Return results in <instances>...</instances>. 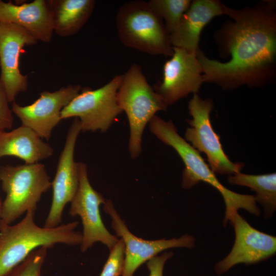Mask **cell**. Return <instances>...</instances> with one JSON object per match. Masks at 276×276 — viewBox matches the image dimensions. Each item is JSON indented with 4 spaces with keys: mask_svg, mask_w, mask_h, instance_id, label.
I'll list each match as a JSON object with an SVG mask.
<instances>
[{
    "mask_svg": "<svg viewBox=\"0 0 276 276\" xmlns=\"http://www.w3.org/2000/svg\"><path fill=\"white\" fill-rule=\"evenodd\" d=\"M272 2L235 10L226 7L225 15L233 19L225 23L218 36L220 47L229 54L222 62L196 53L203 81L224 89L246 84L262 86L272 78L276 55V15Z\"/></svg>",
    "mask_w": 276,
    "mask_h": 276,
    "instance_id": "1",
    "label": "cell"
},
{
    "mask_svg": "<svg viewBox=\"0 0 276 276\" xmlns=\"http://www.w3.org/2000/svg\"><path fill=\"white\" fill-rule=\"evenodd\" d=\"M149 123L151 132L163 143L172 147L182 160L185 166L182 176L183 188L189 189L200 181H204L214 187L221 194L225 205L223 220L224 226L232 221L240 209H244L256 216L260 215L261 211L254 196L237 193L225 187L199 151L178 134L177 128L172 121H166L154 116Z\"/></svg>",
    "mask_w": 276,
    "mask_h": 276,
    "instance_id": "2",
    "label": "cell"
},
{
    "mask_svg": "<svg viewBox=\"0 0 276 276\" xmlns=\"http://www.w3.org/2000/svg\"><path fill=\"white\" fill-rule=\"evenodd\" d=\"M35 211H28L14 225L0 224V276H6L33 250L51 248L57 244L80 245L82 234L76 231L79 222L73 221L53 228L38 226Z\"/></svg>",
    "mask_w": 276,
    "mask_h": 276,
    "instance_id": "3",
    "label": "cell"
},
{
    "mask_svg": "<svg viewBox=\"0 0 276 276\" xmlns=\"http://www.w3.org/2000/svg\"><path fill=\"white\" fill-rule=\"evenodd\" d=\"M117 99L128 120V149L131 157L135 158L141 153L142 136L146 125L157 111L165 110L168 106L149 85L137 64L131 65L122 75Z\"/></svg>",
    "mask_w": 276,
    "mask_h": 276,
    "instance_id": "4",
    "label": "cell"
},
{
    "mask_svg": "<svg viewBox=\"0 0 276 276\" xmlns=\"http://www.w3.org/2000/svg\"><path fill=\"white\" fill-rule=\"evenodd\" d=\"M116 24L124 45L150 55H172L170 34L147 2L136 0L124 3L117 11Z\"/></svg>",
    "mask_w": 276,
    "mask_h": 276,
    "instance_id": "5",
    "label": "cell"
},
{
    "mask_svg": "<svg viewBox=\"0 0 276 276\" xmlns=\"http://www.w3.org/2000/svg\"><path fill=\"white\" fill-rule=\"evenodd\" d=\"M0 181L6 197L0 224H11L25 212L36 211L42 194L52 185L43 164L36 163L0 168Z\"/></svg>",
    "mask_w": 276,
    "mask_h": 276,
    "instance_id": "6",
    "label": "cell"
},
{
    "mask_svg": "<svg viewBox=\"0 0 276 276\" xmlns=\"http://www.w3.org/2000/svg\"><path fill=\"white\" fill-rule=\"evenodd\" d=\"M122 78V75H116L96 89L82 88L62 110L61 119L78 118L82 131H107L123 112L117 99Z\"/></svg>",
    "mask_w": 276,
    "mask_h": 276,
    "instance_id": "7",
    "label": "cell"
},
{
    "mask_svg": "<svg viewBox=\"0 0 276 276\" xmlns=\"http://www.w3.org/2000/svg\"><path fill=\"white\" fill-rule=\"evenodd\" d=\"M213 108L212 100H203L194 94L188 103L192 119L187 120L191 127L186 130L185 139L197 151L206 154L209 167L214 173L231 175L240 172L243 163L230 160L223 151L220 136L213 129L210 120Z\"/></svg>",
    "mask_w": 276,
    "mask_h": 276,
    "instance_id": "8",
    "label": "cell"
},
{
    "mask_svg": "<svg viewBox=\"0 0 276 276\" xmlns=\"http://www.w3.org/2000/svg\"><path fill=\"white\" fill-rule=\"evenodd\" d=\"M79 186L73 199L69 214L79 216L82 221L83 232L80 249L85 252L96 242L106 245L109 250L118 243L119 239L110 234L105 226L100 214V206L105 199L103 195L91 186L86 165L78 163Z\"/></svg>",
    "mask_w": 276,
    "mask_h": 276,
    "instance_id": "9",
    "label": "cell"
},
{
    "mask_svg": "<svg viewBox=\"0 0 276 276\" xmlns=\"http://www.w3.org/2000/svg\"><path fill=\"white\" fill-rule=\"evenodd\" d=\"M103 205L104 211L111 219L116 236L120 237L124 244V268L121 276H133L142 265L166 249L195 246V238L188 234L170 239L147 240L137 237L128 229L110 200H106Z\"/></svg>",
    "mask_w": 276,
    "mask_h": 276,
    "instance_id": "10",
    "label": "cell"
},
{
    "mask_svg": "<svg viewBox=\"0 0 276 276\" xmlns=\"http://www.w3.org/2000/svg\"><path fill=\"white\" fill-rule=\"evenodd\" d=\"M173 50L171 58L164 64L162 81L154 89L167 106L191 93L196 94L204 82L196 53L178 47H173Z\"/></svg>",
    "mask_w": 276,
    "mask_h": 276,
    "instance_id": "11",
    "label": "cell"
},
{
    "mask_svg": "<svg viewBox=\"0 0 276 276\" xmlns=\"http://www.w3.org/2000/svg\"><path fill=\"white\" fill-rule=\"evenodd\" d=\"M234 228L235 240L230 252L214 266L218 275L225 273L239 264H256L273 256L276 237L253 227L238 213L230 222Z\"/></svg>",
    "mask_w": 276,
    "mask_h": 276,
    "instance_id": "12",
    "label": "cell"
},
{
    "mask_svg": "<svg viewBox=\"0 0 276 276\" xmlns=\"http://www.w3.org/2000/svg\"><path fill=\"white\" fill-rule=\"evenodd\" d=\"M81 131L80 121L75 118L68 131L57 171L52 181L53 198L44 227L53 228L60 225L65 206L72 201L78 190V163L74 161V155L76 141Z\"/></svg>",
    "mask_w": 276,
    "mask_h": 276,
    "instance_id": "13",
    "label": "cell"
},
{
    "mask_svg": "<svg viewBox=\"0 0 276 276\" xmlns=\"http://www.w3.org/2000/svg\"><path fill=\"white\" fill-rule=\"evenodd\" d=\"M81 89L80 85H68L52 92L43 91L30 105L22 106L13 102L11 110L22 125L32 129L41 139L49 140L53 129L62 120V110Z\"/></svg>",
    "mask_w": 276,
    "mask_h": 276,
    "instance_id": "14",
    "label": "cell"
},
{
    "mask_svg": "<svg viewBox=\"0 0 276 276\" xmlns=\"http://www.w3.org/2000/svg\"><path fill=\"white\" fill-rule=\"evenodd\" d=\"M37 42L22 27L0 22V83L9 102H14L18 94L28 89V76L22 74L19 69L20 55L24 47Z\"/></svg>",
    "mask_w": 276,
    "mask_h": 276,
    "instance_id": "15",
    "label": "cell"
},
{
    "mask_svg": "<svg viewBox=\"0 0 276 276\" xmlns=\"http://www.w3.org/2000/svg\"><path fill=\"white\" fill-rule=\"evenodd\" d=\"M0 22L20 26L37 41L45 43L51 41L54 32L52 12L45 0L19 5L0 0Z\"/></svg>",
    "mask_w": 276,
    "mask_h": 276,
    "instance_id": "16",
    "label": "cell"
},
{
    "mask_svg": "<svg viewBox=\"0 0 276 276\" xmlns=\"http://www.w3.org/2000/svg\"><path fill=\"white\" fill-rule=\"evenodd\" d=\"M226 6L217 0H194L170 34L172 47L197 53L204 27L215 17L225 14Z\"/></svg>",
    "mask_w": 276,
    "mask_h": 276,
    "instance_id": "17",
    "label": "cell"
},
{
    "mask_svg": "<svg viewBox=\"0 0 276 276\" xmlns=\"http://www.w3.org/2000/svg\"><path fill=\"white\" fill-rule=\"evenodd\" d=\"M54 150L31 128L21 125L10 131L0 132V158L13 156L32 164L48 158Z\"/></svg>",
    "mask_w": 276,
    "mask_h": 276,
    "instance_id": "18",
    "label": "cell"
},
{
    "mask_svg": "<svg viewBox=\"0 0 276 276\" xmlns=\"http://www.w3.org/2000/svg\"><path fill=\"white\" fill-rule=\"evenodd\" d=\"M51 10L54 32L61 37L77 33L91 15L94 0H48Z\"/></svg>",
    "mask_w": 276,
    "mask_h": 276,
    "instance_id": "19",
    "label": "cell"
},
{
    "mask_svg": "<svg viewBox=\"0 0 276 276\" xmlns=\"http://www.w3.org/2000/svg\"><path fill=\"white\" fill-rule=\"evenodd\" d=\"M229 184L249 188L256 192V202L264 210V217H271L276 210V174L272 173L262 175H249L240 172L229 175Z\"/></svg>",
    "mask_w": 276,
    "mask_h": 276,
    "instance_id": "20",
    "label": "cell"
},
{
    "mask_svg": "<svg viewBox=\"0 0 276 276\" xmlns=\"http://www.w3.org/2000/svg\"><path fill=\"white\" fill-rule=\"evenodd\" d=\"M153 11L163 20L170 34L178 25L191 3L190 0H150L147 2Z\"/></svg>",
    "mask_w": 276,
    "mask_h": 276,
    "instance_id": "21",
    "label": "cell"
},
{
    "mask_svg": "<svg viewBox=\"0 0 276 276\" xmlns=\"http://www.w3.org/2000/svg\"><path fill=\"white\" fill-rule=\"evenodd\" d=\"M48 249L43 246L33 250L6 276H41Z\"/></svg>",
    "mask_w": 276,
    "mask_h": 276,
    "instance_id": "22",
    "label": "cell"
},
{
    "mask_svg": "<svg viewBox=\"0 0 276 276\" xmlns=\"http://www.w3.org/2000/svg\"><path fill=\"white\" fill-rule=\"evenodd\" d=\"M124 268V244L122 239L110 250L99 276H121Z\"/></svg>",
    "mask_w": 276,
    "mask_h": 276,
    "instance_id": "23",
    "label": "cell"
},
{
    "mask_svg": "<svg viewBox=\"0 0 276 276\" xmlns=\"http://www.w3.org/2000/svg\"><path fill=\"white\" fill-rule=\"evenodd\" d=\"M9 102L5 90L0 83V132L11 129L13 125L12 111L9 108Z\"/></svg>",
    "mask_w": 276,
    "mask_h": 276,
    "instance_id": "24",
    "label": "cell"
},
{
    "mask_svg": "<svg viewBox=\"0 0 276 276\" xmlns=\"http://www.w3.org/2000/svg\"><path fill=\"white\" fill-rule=\"evenodd\" d=\"M173 256L172 251L164 252L152 258L146 263L149 276H163L165 263Z\"/></svg>",
    "mask_w": 276,
    "mask_h": 276,
    "instance_id": "25",
    "label": "cell"
},
{
    "mask_svg": "<svg viewBox=\"0 0 276 276\" xmlns=\"http://www.w3.org/2000/svg\"><path fill=\"white\" fill-rule=\"evenodd\" d=\"M1 206H2V204H1V202H0V214H1Z\"/></svg>",
    "mask_w": 276,
    "mask_h": 276,
    "instance_id": "26",
    "label": "cell"
}]
</instances>
